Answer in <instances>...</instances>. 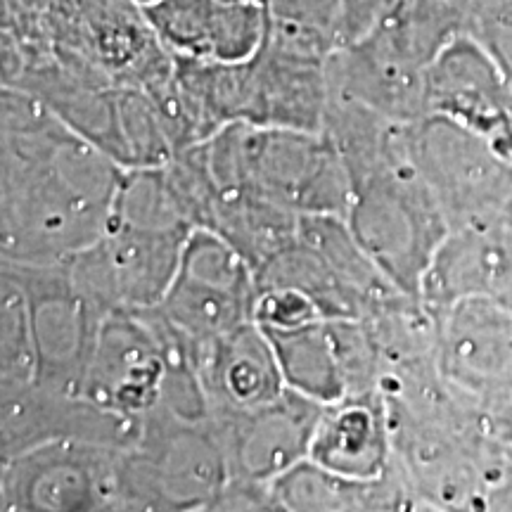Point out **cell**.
<instances>
[{
  "instance_id": "cell-1",
  "label": "cell",
  "mask_w": 512,
  "mask_h": 512,
  "mask_svg": "<svg viewBox=\"0 0 512 512\" xmlns=\"http://www.w3.org/2000/svg\"><path fill=\"white\" fill-rule=\"evenodd\" d=\"M0 140L3 261L60 264L105 235L124 166L17 86H3Z\"/></svg>"
},
{
  "instance_id": "cell-2",
  "label": "cell",
  "mask_w": 512,
  "mask_h": 512,
  "mask_svg": "<svg viewBox=\"0 0 512 512\" xmlns=\"http://www.w3.org/2000/svg\"><path fill=\"white\" fill-rule=\"evenodd\" d=\"M323 133L349 171L351 233L401 292L420 297L427 266L451 226L413 162L406 124L332 95Z\"/></svg>"
},
{
  "instance_id": "cell-3",
  "label": "cell",
  "mask_w": 512,
  "mask_h": 512,
  "mask_svg": "<svg viewBox=\"0 0 512 512\" xmlns=\"http://www.w3.org/2000/svg\"><path fill=\"white\" fill-rule=\"evenodd\" d=\"M195 226L162 166L126 169L105 235L67 259L69 275L100 311L150 309L164 299Z\"/></svg>"
},
{
  "instance_id": "cell-4",
  "label": "cell",
  "mask_w": 512,
  "mask_h": 512,
  "mask_svg": "<svg viewBox=\"0 0 512 512\" xmlns=\"http://www.w3.org/2000/svg\"><path fill=\"white\" fill-rule=\"evenodd\" d=\"M197 147L219 195L245 190L297 216L347 219L349 171L325 133L238 121Z\"/></svg>"
},
{
  "instance_id": "cell-5",
  "label": "cell",
  "mask_w": 512,
  "mask_h": 512,
  "mask_svg": "<svg viewBox=\"0 0 512 512\" xmlns=\"http://www.w3.org/2000/svg\"><path fill=\"white\" fill-rule=\"evenodd\" d=\"M230 472L211 420L147 413L136 444L124 448L121 510H214Z\"/></svg>"
},
{
  "instance_id": "cell-6",
  "label": "cell",
  "mask_w": 512,
  "mask_h": 512,
  "mask_svg": "<svg viewBox=\"0 0 512 512\" xmlns=\"http://www.w3.org/2000/svg\"><path fill=\"white\" fill-rule=\"evenodd\" d=\"M415 166L430 185L448 226L508 219L512 159L458 121L425 114L406 124Z\"/></svg>"
},
{
  "instance_id": "cell-7",
  "label": "cell",
  "mask_w": 512,
  "mask_h": 512,
  "mask_svg": "<svg viewBox=\"0 0 512 512\" xmlns=\"http://www.w3.org/2000/svg\"><path fill=\"white\" fill-rule=\"evenodd\" d=\"M124 446L55 439L3 460L0 510H121Z\"/></svg>"
},
{
  "instance_id": "cell-8",
  "label": "cell",
  "mask_w": 512,
  "mask_h": 512,
  "mask_svg": "<svg viewBox=\"0 0 512 512\" xmlns=\"http://www.w3.org/2000/svg\"><path fill=\"white\" fill-rule=\"evenodd\" d=\"M3 271L17 278L29 299L31 339H34L36 356L34 382L29 389L57 396H81L88 358L93 354L95 337L107 313L79 292L69 275L67 261L60 264L3 261Z\"/></svg>"
},
{
  "instance_id": "cell-9",
  "label": "cell",
  "mask_w": 512,
  "mask_h": 512,
  "mask_svg": "<svg viewBox=\"0 0 512 512\" xmlns=\"http://www.w3.org/2000/svg\"><path fill=\"white\" fill-rule=\"evenodd\" d=\"M256 297V271L245 256L221 235L195 228L174 283L157 306L195 344H204L254 320Z\"/></svg>"
},
{
  "instance_id": "cell-10",
  "label": "cell",
  "mask_w": 512,
  "mask_h": 512,
  "mask_svg": "<svg viewBox=\"0 0 512 512\" xmlns=\"http://www.w3.org/2000/svg\"><path fill=\"white\" fill-rule=\"evenodd\" d=\"M425 114L458 121L512 159V79L470 34H456L425 74Z\"/></svg>"
},
{
  "instance_id": "cell-11",
  "label": "cell",
  "mask_w": 512,
  "mask_h": 512,
  "mask_svg": "<svg viewBox=\"0 0 512 512\" xmlns=\"http://www.w3.org/2000/svg\"><path fill=\"white\" fill-rule=\"evenodd\" d=\"M166 363L140 311L114 309L102 320L81 396L102 411L143 422L162 403Z\"/></svg>"
},
{
  "instance_id": "cell-12",
  "label": "cell",
  "mask_w": 512,
  "mask_h": 512,
  "mask_svg": "<svg viewBox=\"0 0 512 512\" xmlns=\"http://www.w3.org/2000/svg\"><path fill=\"white\" fill-rule=\"evenodd\" d=\"M323 408V403L287 387L264 406L211 413L230 479L271 486L283 472L309 458Z\"/></svg>"
},
{
  "instance_id": "cell-13",
  "label": "cell",
  "mask_w": 512,
  "mask_h": 512,
  "mask_svg": "<svg viewBox=\"0 0 512 512\" xmlns=\"http://www.w3.org/2000/svg\"><path fill=\"white\" fill-rule=\"evenodd\" d=\"M439 370L465 399L484 408L512 394V309L463 299L437 313Z\"/></svg>"
},
{
  "instance_id": "cell-14",
  "label": "cell",
  "mask_w": 512,
  "mask_h": 512,
  "mask_svg": "<svg viewBox=\"0 0 512 512\" xmlns=\"http://www.w3.org/2000/svg\"><path fill=\"white\" fill-rule=\"evenodd\" d=\"M434 316L463 299H491L512 309V223L491 219L448 230L420 285Z\"/></svg>"
},
{
  "instance_id": "cell-15",
  "label": "cell",
  "mask_w": 512,
  "mask_h": 512,
  "mask_svg": "<svg viewBox=\"0 0 512 512\" xmlns=\"http://www.w3.org/2000/svg\"><path fill=\"white\" fill-rule=\"evenodd\" d=\"M143 10L159 43L183 60L247 62L268 34L261 0H155Z\"/></svg>"
},
{
  "instance_id": "cell-16",
  "label": "cell",
  "mask_w": 512,
  "mask_h": 512,
  "mask_svg": "<svg viewBox=\"0 0 512 512\" xmlns=\"http://www.w3.org/2000/svg\"><path fill=\"white\" fill-rule=\"evenodd\" d=\"M209 415L264 406L285 392L278 356L256 320L197 344Z\"/></svg>"
},
{
  "instance_id": "cell-17",
  "label": "cell",
  "mask_w": 512,
  "mask_h": 512,
  "mask_svg": "<svg viewBox=\"0 0 512 512\" xmlns=\"http://www.w3.org/2000/svg\"><path fill=\"white\" fill-rule=\"evenodd\" d=\"M309 458L344 477L387 475L394 467V444L384 396L351 394L328 403L313 434Z\"/></svg>"
},
{
  "instance_id": "cell-18",
  "label": "cell",
  "mask_w": 512,
  "mask_h": 512,
  "mask_svg": "<svg viewBox=\"0 0 512 512\" xmlns=\"http://www.w3.org/2000/svg\"><path fill=\"white\" fill-rule=\"evenodd\" d=\"M273 510L349 512V510H422L399 463L384 477L354 479L325 470L311 458L283 472L271 484Z\"/></svg>"
},
{
  "instance_id": "cell-19",
  "label": "cell",
  "mask_w": 512,
  "mask_h": 512,
  "mask_svg": "<svg viewBox=\"0 0 512 512\" xmlns=\"http://www.w3.org/2000/svg\"><path fill=\"white\" fill-rule=\"evenodd\" d=\"M264 332L271 339L287 387L323 406L349 396L330 318L311 320L299 328H264Z\"/></svg>"
},
{
  "instance_id": "cell-20",
  "label": "cell",
  "mask_w": 512,
  "mask_h": 512,
  "mask_svg": "<svg viewBox=\"0 0 512 512\" xmlns=\"http://www.w3.org/2000/svg\"><path fill=\"white\" fill-rule=\"evenodd\" d=\"M0 330V399H8L31 387L36 370L29 299L8 271L0 278Z\"/></svg>"
},
{
  "instance_id": "cell-21",
  "label": "cell",
  "mask_w": 512,
  "mask_h": 512,
  "mask_svg": "<svg viewBox=\"0 0 512 512\" xmlns=\"http://www.w3.org/2000/svg\"><path fill=\"white\" fill-rule=\"evenodd\" d=\"M268 15L320 31L337 41L342 34V0H266Z\"/></svg>"
},
{
  "instance_id": "cell-22",
  "label": "cell",
  "mask_w": 512,
  "mask_h": 512,
  "mask_svg": "<svg viewBox=\"0 0 512 512\" xmlns=\"http://www.w3.org/2000/svg\"><path fill=\"white\" fill-rule=\"evenodd\" d=\"M408 0H342V34L339 46L370 34L377 24L401 10Z\"/></svg>"
},
{
  "instance_id": "cell-23",
  "label": "cell",
  "mask_w": 512,
  "mask_h": 512,
  "mask_svg": "<svg viewBox=\"0 0 512 512\" xmlns=\"http://www.w3.org/2000/svg\"><path fill=\"white\" fill-rule=\"evenodd\" d=\"M484 510H512V446L508 444H505L501 470L486 494Z\"/></svg>"
},
{
  "instance_id": "cell-24",
  "label": "cell",
  "mask_w": 512,
  "mask_h": 512,
  "mask_svg": "<svg viewBox=\"0 0 512 512\" xmlns=\"http://www.w3.org/2000/svg\"><path fill=\"white\" fill-rule=\"evenodd\" d=\"M482 413L491 434H494L498 441H503V444L512 446V394L486 403Z\"/></svg>"
},
{
  "instance_id": "cell-25",
  "label": "cell",
  "mask_w": 512,
  "mask_h": 512,
  "mask_svg": "<svg viewBox=\"0 0 512 512\" xmlns=\"http://www.w3.org/2000/svg\"><path fill=\"white\" fill-rule=\"evenodd\" d=\"M136 3L140 5V8H147V5H152V3H155V0H136Z\"/></svg>"
},
{
  "instance_id": "cell-26",
  "label": "cell",
  "mask_w": 512,
  "mask_h": 512,
  "mask_svg": "<svg viewBox=\"0 0 512 512\" xmlns=\"http://www.w3.org/2000/svg\"><path fill=\"white\" fill-rule=\"evenodd\" d=\"M228 3H247V0H228ZM261 3H266V0H261Z\"/></svg>"
}]
</instances>
